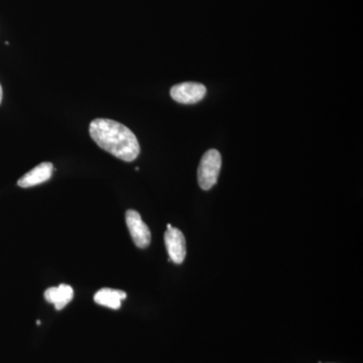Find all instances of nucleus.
<instances>
[{
    "mask_svg": "<svg viewBox=\"0 0 363 363\" xmlns=\"http://www.w3.org/2000/svg\"><path fill=\"white\" fill-rule=\"evenodd\" d=\"M89 133L98 147L121 161H135L140 155V143L135 133L116 121L94 119L90 123Z\"/></svg>",
    "mask_w": 363,
    "mask_h": 363,
    "instance_id": "f257e3e1",
    "label": "nucleus"
},
{
    "mask_svg": "<svg viewBox=\"0 0 363 363\" xmlns=\"http://www.w3.org/2000/svg\"><path fill=\"white\" fill-rule=\"evenodd\" d=\"M222 159L217 150H209L205 152L198 167V183L203 190H210L216 185L220 173Z\"/></svg>",
    "mask_w": 363,
    "mask_h": 363,
    "instance_id": "f03ea898",
    "label": "nucleus"
},
{
    "mask_svg": "<svg viewBox=\"0 0 363 363\" xmlns=\"http://www.w3.org/2000/svg\"><path fill=\"white\" fill-rule=\"evenodd\" d=\"M125 221L136 247L142 250L149 247L152 235L149 227L143 221L140 214L135 210H128L125 214Z\"/></svg>",
    "mask_w": 363,
    "mask_h": 363,
    "instance_id": "7ed1b4c3",
    "label": "nucleus"
},
{
    "mask_svg": "<svg viewBox=\"0 0 363 363\" xmlns=\"http://www.w3.org/2000/svg\"><path fill=\"white\" fill-rule=\"evenodd\" d=\"M171 97L178 104H194L201 101L206 95L204 85L196 82H185L171 88Z\"/></svg>",
    "mask_w": 363,
    "mask_h": 363,
    "instance_id": "20e7f679",
    "label": "nucleus"
},
{
    "mask_svg": "<svg viewBox=\"0 0 363 363\" xmlns=\"http://www.w3.org/2000/svg\"><path fill=\"white\" fill-rule=\"evenodd\" d=\"M164 243L168 250L169 260L176 264H181L186 257V240L184 234L178 228L168 224V229L164 233Z\"/></svg>",
    "mask_w": 363,
    "mask_h": 363,
    "instance_id": "39448f33",
    "label": "nucleus"
},
{
    "mask_svg": "<svg viewBox=\"0 0 363 363\" xmlns=\"http://www.w3.org/2000/svg\"><path fill=\"white\" fill-rule=\"evenodd\" d=\"M54 166L52 162H45L30 169L28 173L21 177L18 185L21 188H30L49 181L52 175Z\"/></svg>",
    "mask_w": 363,
    "mask_h": 363,
    "instance_id": "423d86ee",
    "label": "nucleus"
},
{
    "mask_svg": "<svg viewBox=\"0 0 363 363\" xmlns=\"http://www.w3.org/2000/svg\"><path fill=\"white\" fill-rule=\"evenodd\" d=\"M74 290L68 285H60L48 289L45 292V300L55 305L57 310H62L71 302Z\"/></svg>",
    "mask_w": 363,
    "mask_h": 363,
    "instance_id": "0eeeda50",
    "label": "nucleus"
},
{
    "mask_svg": "<svg viewBox=\"0 0 363 363\" xmlns=\"http://www.w3.org/2000/svg\"><path fill=\"white\" fill-rule=\"evenodd\" d=\"M126 298V293L121 290H112V289H101L94 296L96 304L118 310L121 302Z\"/></svg>",
    "mask_w": 363,
    "mask_h": 363,
    "instance_id": "6e6552de",
    "label": "nucleus"
},
{
    "mask_svg": "<svg viewBox=\"0 0 363 363\" xmlns=\"http://www.w3.org/2000/svg\"><path fill=\"white\" fill-rule=\"evenodd\" d=\"M2 95H4V92H2V87L1 85H0V104H1L2 101Z\"/></svg>",
    "mask_w": 363,
    "mask_h": 363,
    "instance_id": "1a4fd4ad",
    "label": "nucleus"
}]
</instances>
